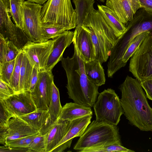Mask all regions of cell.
<instances>
[{
  "instance_id": "cell-1",
  "label": "cell",
  "mask_w": 152,
  "mask_h": 152,
  "mask_svg": "<svg viewBox=\"0 0 152 152\" xmlns=\"http://www.w3.org/2000/svg\"><path fill=\"white\" fill-rule=\"evenodd\" d=\"M74 53L72 57H62L61 63L67 78L66 86L69 98L74 102L90 107H93L99 93L98 86L88 78L84 62L73 40Z\"/></svg>"
},
{
  "instance_id": "cell-2",
  "label": "cell",
  "mask_w": 152,
  "mask_h": 152,
  "mask_svg": "<svg viewBox=\"0 0 152 152\" xmlns=\"http://www.w3.org/2000/svg\"><path fill=\"white\" fill-rule=\"evenodd\" d=\"M124 114L132 125L141 131H152V108L140 82L127 76L119 87Z\"/></svg>"
},
{
  "instance_id": "cell-3",
  "label": "cell",
  "mask_w": 152,
  "mask_h": 152,
  "mask_svg": "<svg viewBox=\"0 0 152 152\" xmlns=\"http://www.w3.org/2000/svg\"><path fill=\"white\" fill-rule=\"evenodd\" d=\"M152 32V16L143 11L137 12L126 26L124 32L118 38L111 49L107 64V75L111 77L124 67L123 57L133 39L144 32Z\"/></svg>"
},
{
  "instance_id": "cell-4",
  "label": "cell",
  "mask_w": 152,
  "mask_h": 152,
  "mask_svg": "<svg viewBox=\"0 0 152 152\" xmlns=\"http://www.w3.org/2000/svg\"><path fill=\"white\" fill-rule=\"evenodd\" d=\"M82 26L90 34L95 50V59L102 64L107 60L118 38L98 10L94 9L83 20Z\"/></svg>"
},
{
  "instance_id": "cell-5",
  "label": "cell",
  "mask_w": 152,
  "mask_h": 152,
  "mask_svg": "<svg viewBox=\"0 0 152 152\" xmlns=\"http://www.w3.org/2000/svg\"><path fill=\"white\" fill-rule=\"evenodd\" d=\"M115 143L122 144L117 125L96 120L88 125L73 149L80 152L83 150Z\"/></svg>"
},
{
  "instance_id": "cell-6",
  "label": "cell",
  "mask_w": 152,
  "mask_h": 152,
  "mask_svg": "<svg viewBox=\"0 0 152 152\" xmlns=\"http://www.w3.org/2000/svg\"><path fill=\"white\" fill-rule=\"evenodd\" d=\"M42 23L63 27L68 30L75 28L77 16L71 0H48L41 11Z\"/></svg>"
},
{
  "instance_id": "cell-7",
  "label": "cell",
  "mask_w": 152,
  "mask_h": 152,
  "mask_svg": "<svg viewBox=\"0 0 152 152\" xmlns=\"http://www.w3.org/2000/svg\"><path fill=\"white\" fill-rule=\"evenodd\" d=\"M98 95L93 107L96 120L117 125L124 114L118 96L111 88L104 89Z\"/></svg>"
},
{
  "instance_id": "cell-8",
  "label": "cell",
  "mask_w": 152,
  "mask_h": 152,
  "mask_svg": "<svg viewBox=\"0 0 152 152\" xmlns=\"http://www.w3.org/2000/svg\"><path fill=\"white\" fill-rule=\"evenodd\" d=\"M129 71L140 82L152 79V32L131 57Z\"/></svg>"
},
{
  "instance_id": "cell-9",
  "label": "cell",
  "mask_w": 152,
  "mask_h": 152,
  "mask_svg": "<svg viewBox=\"0 0 152 152\" xmlns=\"http://www.w3.org/2000/svg\"><path fill=\"white\" fill-rule=\"evenodd\" d=\"M41 5L28 1L21 5L23 30L30 41L45 42L42 30Z\"/></svg>"
},
{
  "instance_id": "cell-10",
  "label": "cell",
  "mask_w": 152,
  "mask_h": 152,
  "mask_svg": "<svg viewBox=\"0 0 152 152\" xmlns=\"http://www.w3.org/2000/svg\"><path fill=\"white\" fill-rule=\"evenodd\" d=\"M54 76L52 70L39 72V79L33 90L31 92L37 110H48L50 103Z\"/></svg>"
},
{
  "instance_id": "cell-11",
  "label": "cell",
  "mask_w": 152,
  "mask_h": 152,
  "mask_svg": "<svg viewBox=\"0 0 152 152\" xmlns=\"http://www.w3.org/2000/svg\"><path fill=\"white\" fill-rule=\"evenodd\" d=\"M53 44L52 39L42 42L28 41L21 50L25 53L30 63L39 72L45 70Z\"/></svg>"
},
{
  "instance_id": "cell-12",
  "label": "cell",
  "mask_w": 152,
  "mask_h": 152,
  "mask_svg": "<svg viewBox=\"0 0 152 152\" xmlns=\"http://www.w3.org/2000/svg\"><path fill=\"white\" fill-rule=\"evenodd\" d=\"M0 102L12 117H20L37 110L29 91L15 94L0 100Z\"/></svg>"
},
{
  "instance_id": "cell-13",
  "label": "cell",
  "mask_w": 152,
  "mask_h": 152,
  "mask_svg": "<svg viewBox=\"0 0 152 152\" xmlns=\"http://www.w3.org/2000/svg\"><path fill=\"white\" fill-rule=\"evenodd\" d=\"M39 133L19 117H13L5 127L0 129V143L4 145L10 140Z\"/></svg>"
},
{
  "instance_id": "cell-14",
  "label": "cell",
  "mask_w": 152,
  "mask_h": 152,
  "mask_svg": "<svg viewBox=\"0 0 152 152\" xmlns=\"http://www.w3.org/2000/svg\"><path fill=\"white\" fill-rule=\"evenodd\" d=\"M92 115H89L70 121L69 128L64 137L52 152H62L71 145L73 138L80 137L91 122Z\"/></svg>"
},
{
  "instance_id": "cell-15",
  "label": "cell",
  "mask_w": 152,
  "mask_h": 152,
  "mask_svg": "<svg viewBox=\"0 0 152 152\" xmlns=\"http://www.w3.org/2000/svg\"><path fill=\"white\" fill-rule=\"evenodd\" d=\"M106 6L114 12L126 26L136 12L141 8L139 0H106Z\"/></svg>"
},
{
  "instance_id": "cell-16",
  "label": "cell",
  "mask_w": 152,
  "mask_h": 152,
  "mask_svg": "<svg viewBox=\"0 0 152 152\" xmlns=\"http://www.w3.org/2000/svg\"><path fill=\"white\" fill-rule=\"evenodd\" d=\"M74 31L66 30L52 39L53 44L45 70H52L58 62L61 61L65 49L73 42Z\"/></svg>"
},
{
  "instance_id": "cell-17",
  "label": "cell",
  "mask_w": 152,
  "mask_h": 152,
  "mask_svg": "<svg viewBox=\"0 0 152 152\" xmlns=\"http://www.w3.org/2000/svg\"><path fill=\"white\" fill-rule=\"evenodd\" d=\"M74 33L73 40L84 62L95 59V48L89 33L80 26H76Z\"/></svg>"
},
{
  "instance_id": "cell-18",
  "label": "cell",
  "mask_w": 152,
  "mask_h": 152,
  "mask_svg": "<svg viewBox=\"0 0 152 152\" xmlns=\"http://www.w3.org/2000/svg\"><path fill=\"white\" fill-rule=\"evenodd\" d=\"M34 129L43 135L51 128L53 124L48 110H37L19 117Z\"/></svg>"
},
{
  "instance_id": "cell-19",
  "label": "cell",
  "mask_w": 152,
  "mask_h": 152,
  "mask_svg": "<svg viewBox=\"0 0 152 152\" xmlns=\"http://www.w3.org/2000/svg\"><path fill=\"white\" fill-rule=\"evenodd\" d=\"M70 121L59 119L52 126L45 134L46 145V152H51L61 141L68 132Z\"/></svg>"
},
{
  "instance_id": "cell-20",
  "label": "cell",
  "mask_w": 152,
  "mask_h": 152,
  "mask_svg": "<svg viewBox=\"0 0 152 152\" xmlns=\"http://www.w3.org/2000/svg\"><path fill=\"white\" fill-rule=\"evenodd\" d=\"M92 114L91 107L75 102H70L66 103L62 107L58 119L72 121Z\"/></svg>"
},
{
  "instance_id": "cell-21",
  "label": "cell",
  "mask_w": 152,
  "mask_h": 152,
  "mask_svg": "<svg viewBox=\"0 0 152 152\" xmlns=\"http://www.w3.org/2000/svg\"><path fill=\"white\" fill-rule=\"evenodd\" d=\"M85 71L88 79L98 86L104 85L106 78L104 70L98 60L84 63Z\"/></svg>"
},
{
  "instance_id": "cell-22",
  "label": "cell",
  "mask_w": 152,
  "mask_h": 152,
  "mask_svg": "<svg viewBox=\"0 0 152 152\" xmlns=\"http://www.w3.org/2000/svg\"><path fill=\"white\" fill-rule=\"evenodd\" d=\"M98 10L118 37L125 31L126 26L119 20L114 12L106 6L97 5Z\"/></svg>"
},
{
  "instance_id": "cell-23",
  "label": "cell",
  "mask_w": 152,
  "mask_h": 152,
  "mask_svg": "<svg viewBox=\"0 0 152 152\" xmlns=\"http://www.w3.org/2000/svg\"><path fill=\"white\" fill-rule=\"evenodd\" d=\"M21 50L0 35V64L15 60Z\"/></svg>"
},
{
  "instance_id": "cell-24",
  "label": "cell",
  "mask_w": 152,
  "mask_h": 152,
  "mask_svg": "<svg viewBox=\"0 0 152 152\" xmlns=\"http://www.w3.org/2000/svg\"><path fill=\"white\" fill-rule=\"evenodd\" d=\"M33 67L23 52L20 78V93L29 91Z\"/></svg>"
},
{
  "instance_id": "cell-25",
  "label": "cell",
  "mask_w": 152,
  "mask_h": 152,
  "mask_svg": "<svg viewBox=\"0 0 152 152\" xmlns=\"http://www.w3.org/2000/svg\"><path fill=\"white\" fill-rule=\"evenodd\" d=\"M77 16L76 26H82L86 16L95 9L94 0H72Z\"/></svg>"
},
{
  "instance_id": "cell-26",
  "label": "cell",
  "mask_w": 152,
  "mask_h": 152,
  "mask_svg": "<svg viewBox=\"0 0 152 152\" xmlns=\"http://www.w3.org/2000/svg\"><path fill=\"white\" fill-rule=\"evenodd\" d=\"M62 107L60 101L59 90L53 82L50 103L48 110L53 124L58 119Z\"/></svg>"
},
{
  "instance_id": "cell-27",
  "label": "cell",
  "mask_w": 152,
  "mask_h": 152,
  "mask_svg": "<svg viewBox=\"0 0 152 152\" xmlns=\"http://www.w3.org/2000/svg\"><path fill=\"white\" fill-rule=\"evenodd\" d=\"M38 134L10 140L4 145L7 147L9 150L28 152V147Z\"/></svg>"
},
{
  "instance_id": "cell-28",
  "label": "cell",
  "mask_w": 152,
  "mask_h": 152,
  "mask_svg": "<svg viewBox=\"0 0 152 152\" xmlns=\"http://www.w3.org/2000/svg\"><path fill=\"white\" fill-rule=\"evenodd\" d=\"M151 32L149 31L143 32L137 36L132 40L123 57L122 61L124 66L140 47L145 37Z\"/></svg>"
},
{
  "instance_id": "cell-29",
  "label": "cell",
  "mask_w": 152,
  "mask_h": 152,
  "mask_svg": "<svg viewBox=\"0 0 152 152\" xmlns=\"http://www.w3.org/2000/svg\"><path fill=\"white\" fill-rule=\"evenodd\" d=\"M23 54V52L21 50L16 58L15 67L9 85L15 91L16 94L20 92L19 81Z\"/></svg>"
},
{
  "instance_id": "cell-30",
  "label": "cell",
  "mask_w": 152,
  "mask_h": 152,
  "mask_svg": "<svg viewBox=\"0 0 152 152\" xmlns=\"http://www.w3.org/2000/svg\"><path fill=\"white\" fill-rule=\"evenodd\" d=\"M42 34L46 42L59 35L67 29L64 27L53 24L42 23Z\"/></svg>"
},
{
  "instance_id": "cell-31",
  "label": "cell",
  "mask_w": 152,
  "mask_h": 152,
  "mask_svg": "<svg viewBox=\"0 0 152 152\" xmlns=\"http://www.w3.org/2000/svg\"><path fill=\"white\" fill-rule=\"evenodd\" d=\"M133 152L134 151L128 149L122 144L115 143L104 145L99 147L83 150L80 152Z\"/></svg>"
},
{
  "instance_id": "cell-32",
  "label": "cell",
  "mask_w": 152,
  "mask_h": 152,
  "mask_svg": "<svg viewBox=\"0 0 152 152\" xmlns=\"http://www.w3.org/2000/svg\"><path fill=\"white\" fill-rule=\"evenodd\" d=\"M11 14L16 24L22 29L23 28L21 5L24 0H10Z\"/></svg>"
},
{
  "instance_id": "cell-33",
  "label": "cell",
  "mask_w": 152,
  "mask_h": 152,
  "mask_svg": "<svg viewBox=\"0 0 152 152\" xmlns=\"http://www.w3.org/2000/svg\"><path fill=\"white\" fill-rule=\"evenodd\" d=\"M16 59L0 64V79L10 85L14 71Z\"/></svg>"
},
{
  "instance_id": "cell-34",
  "label": "cell",
  "mask_w": 152,
  "mask_h": 152,
  "mask_svg": "<svg viewBox=\"0 0 152 152\" xmlns=\"http://www.w3.org/2000/svg\"><path fill=\"white\" fill-rule=\"evenodd\" d=\"M28 148V152H46V145L45 134L40 133L38 134L31 142Z\"/></svg>"
},
{
  "instance_id": "cell-35",
  "label": "cell",
  "mask_w": 152,
  "mask_h": 152,
  "mask_svg": "<svg viewBox=\"0 0 152 152\" xmlns=\"http://www.w3.org/2000/svg\"><path fill=\"white\" fill-rule=\"evenodd\" d=\"M16 94L8 84L0 79V100H3Z\"/></svg>"
},
{
  "instance_id": "cell-36",
  "label": "cell",
  "mask_w": 152,
  "mask_h": 152,
  "mask_svg": "<svg viewBox=\"0 0 152 152\" xmlns=\"http://www.w3.org/2000/svg\"><path fill=\"white\" fill-rule=\"evenodd\" d=\"M0 129L6 126L12 116L0 104Z\"/></svg>"
},
{
  "instance_id": "cell-37",
  "label": "cell",
  "mask_w": 152,
  "mask_h": 152,
  "mask_svg": "<svg viewBox=\"0 0 152 152\" xmlns=\"http://www.w3.org/2000/svg\"><path fill=\"white\" fill-rule=\"evenodd\" d=\"M140 82L141 86L145 92L147 98L152 100V79Z\"/></svg>"
},
{
  "instance_id": "cell-38",
  "label": "cell",
  "mask_w": 152,
  "mask_h": 152,
  "mask_svg": "<svg viewBox=\"0 0 152 152\" xmlns=\"http://www.w3.org/2000/svg\"><path fill=\"white\" fill-rule=\"evenodd\" d=\"M39 72L38 69L36 67L34 66L30 80L29 91L30 92L33 91L39 79Z\"/></svg>"
},
{
  "instance_id": "cell-39",
  "label": "cell",
  "mask_w": 152,
  "mask_h": 152,
  "mask_svg": "<svg viewBox=\"0 0 152 152\" xmlns=\"http://www.w3.org/2000/svg\"><path fill=\"white\" fill-rule=\"evenodd\" d=\"M141 8L152 13V0H139Z\"/></svg>"
},
{
  "instance_id": "cell-40",
  "label": "cell",
  "mask_w": 152,
  "mask_h": 152,
  "mask_svg": "<svg viewBox=\"0 0 152 152\" xmlns=\"http://www.w3.org/2000/svg\"><path fill=\"white\" fill-rule=\"evenodd\" d=\"M27 1L39 4L40 5L43 4L48 0H27Z\"/></svg>"
},
{
  "instance_id": "cell-41",
  "label": "cell",
  "mask_w": 152,
  "mask_h": 152,
  "mask_svg": "<svg viewBox=\"0 0 152 152\" xmlns=\"http://www.w3.org/2000/svg\"><path fill=\"white\" fill-rule=\"evenodd\" d=\"M101 2L104 3L105 1V0H99Z\"/></svg>"
}]
</instances>
